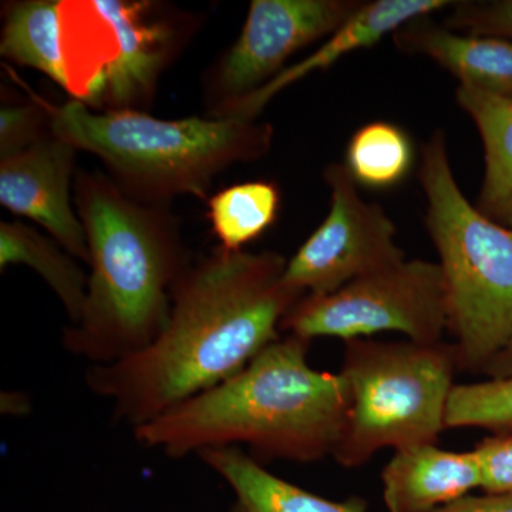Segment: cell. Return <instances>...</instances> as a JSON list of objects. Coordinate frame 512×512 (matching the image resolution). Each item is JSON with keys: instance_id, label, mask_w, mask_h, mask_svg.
I'll return each instance as SVG.
<instances>
[{"instance_id": "obj_1", "label": "cell", "mask_w": 512, "mask_h": 512, "mask_svg": "<svg viewBox=\"0 0 512 512\" xmlns=\"http://www.w3.org/2000/svg\"><path fill=\"white\" fill-rule=\"evenodd\" d=\"M285 256L217 248L175 285L170 318L141 352L86 372L114 419L137 429L245 369L276 342L303 298L284 281Z\"/></svg>"}, {"instance_id": "obj_2", "label": "cell", "mask_w": 512, "mask_h": 512, "mask_svg": "<svg viewBox=\"0 0 512 512\" xmlns=\"http://www.w3.org/2000/svg\"><path fill=\"white\" fill-rule=\"evenodd\" d=\"M309 345L295 335L279 338L237 375L137 427L134 436L173 458L241 444L255 460L333 457L348 423V383L342 373L313 369Z\"/></svg>"}, {"instance_id": "obj_3", "label": "cell", "mask_w": 512, "mask_h": 512, "mask_svg": "<svg viewBox=\"0 0 512 512\" xmlns=\"http://www.w3.org/2000/svg\"><path fill=\"white\" fill-rule=\"evenodd\" d=\"M73 184L92 271L82 316L64 328L63 346L109 365L157 339L192 259L170 208L131 200L101 173L80 170Z\"/></svg>"}, {"instance_id": "obj_4", "label": "cell", "mask_w": 512, "mask_h": 512, "mask_svg": "<svg viewBox=\"0 0 512 512\" xmlns=\"http://www.w3.org/2000/svg\"><path fill=\"white\" fill-rule=\"evenodd\" d=\"M53 136L99 158L131 200L168 207L178 195L205 197L212 180L271 150L274 128L256 119L164 120L146 111H94L70 100L50 109Z\"/></svg>"}, {"instance_id": "obj_5", "label": "cell", "mask_w": 512, "mask_h": 512, "mask_svg": "<svg viewBox=\"0 0 512 512\" xmlns=\"http://www.w3.org/2000/svg\"><path fill=\"white\" fill-rule=\"evenodd\" d=\"M420 183L427 229L440 256L458 370L481 373L512 345V228L467 200L451 170L443 131L421 148Z\"/></svg>"}, {"instance_id": "obj_6", "label": "cell", "mask_w": 512, "mask_h": 512, "mask_svg": "<svg viewBox=\"0 0 512 512\" xmlns=\"http://www.w3.org/2000/svg\"><path fill=\"white\" fill-rule=\"evenodd\" d=\"M456 370L453 343L345 342L340 373L348 383L350 407L333 458L340 466L359 467L382 448L436 443L447 429Z\"/></svg>"}, {"instance_id": "obj_7", "label": "cell", "mask_w": 512, "mask_h": 512, "mask_svg": "<svg viewBox=\"0 0 512 512\" xmlns=\"http://www.w3.org/2000/svg\"><path fill=\"white\" fill-rule=\"evenodd\" d=\"M281 330L306 340L348 342L399 332L416 343L443 342L447 330L443 271L436 262L404 259L328 295H305L282 320Z\"/></svg>"}, {"instance_id": "obj_8", "label": "cell", "mask_w": 512, "mask_h": 512, "mask_svg": "<svg viewBox=\"0 0 512 512\" xmlns=\"http://www.w3.org/2000/svg\"><path fill=\"white\" fill-rule=\"evenodd\" d=\"M323 177L330 188L328 217L284 272L285 284L303 295H328L406 259L394 241L396 225L380 205L360 197L345 164H329Z\"/></svg>"}, {"instance_id": "obj_9", "label": "cell", "mask_w": 512, "mask_h": 512, "mask_svg": "<svg viewBox=\"0 0 512 512\" xmlns=\"http://www.w3.org/2000/svg\"><path fill=\"white\" fill-rule=\"evenodd\" d=\"M359 0H254L234 43L205 74L210 116L286 69L298 50L330 36L362 8Z\"/></svg>"}, {"instance_id": "obj_10", "label": "cell", "mask_w": 512, "mask_h": 512, "mask_svg": "<svg viewBox=\"0 0 512 512\" xmlns=\"http://www.w3.org/2000/svg\"><path fill=\"white\" fill-rule=\"evenodd\" d=\"M76 148L49 134L13 156L0 158V204L45 228L74 258L89 264V245L72 205Z\"/></svg>"}, {"instance_id": "obj_11", "label": "cell", "mask_w": 512, "mask_h": 512, "mask_svg": "<svg viewBox=\"0 0 512 512\" xmlns=\"http://www.w3.org/2000/svg\"><path fill=\"white\" fill-rule=\"evenodd\" d=\"M456 2L448 0H376L365 2L352 18L346 20L325 43L298 64L286 67L284 72L271 82L259 87L254 93L242 97L218 111L211 117H238V119H256L276 94L298 82L303 77L318 70H326L336 60L356 50L375 46L384 36L396 33L412 20L421 16L454 6Z\"/></svg>"}, {"instance_id": "obj_12", "label": "cell", "mask_w": 512, "mask_h": 512, "mask_svg": "<svg viewBox=\"0 0 512 512\" xmlns=\"http://www.w3.org/2000/svg\"><path fill=\"white\" fill-rule=\"evenodd\" d=\"M389 512H433L481 488L474 450L448 451L436 443L402 448L382 474Z\"/></svg>"}, {"instance_id": "obj_13", "label": "cell", "mask_w": 512, "mask_h": 512, "mask_svg": "<svg viewBox=\"0 0 512 512\" xmlns=\"http://www.w3.org/2000/svg\"><path fill=\"white\" fill-rule=\"evenodd\" d=\"M404 53H417L460 79L464 86L512 100V42L493 36L460 35L421 16L393 33Z\"/></svg>"}, {"instance_id": "obj_14", "label": "cell", "mask_w": 512, "mask_h": 512, "mask_svg": "<svg viewBox=\"0 0 512 512\" xmlns=\"http://www.w3.org/2000/svg\"><path fill=\"white\" fill-rule=\"evenodd\" d=\"M197 456L231 488L232 512H365L359 503H336L274 476L239 447L210 448Z\"/></svg>"}, {"instance_id": "obj_15", "label": "cell", "mask_w": 512, "mask_h": 512, "mask_svg": "<svg viewBox=\"0 0 512 512\" xmlns=\"http://www.w3.org/2000/svg\"><path fill=\"white\" fill-rule=\"evenodd\" d=\"M456 99L478 128L484 146V183L477 208L512 228V100L460 84Z\"/></svg>"}, {"instance_id": "obj_16", "label": "cell", "mask_w": 512, "mask_h": 512, "mask_svg": "<svg viewBox=\"0 0 512 512\" xmlns=\"http://www.w3.org/2000/svg\"><path fill=\"white\" fill-rule=\"evenodd\" d=\"M13 264L28 265L45 279L66 309L70 325L80 319L89 276L84 274L76 258L60 247L55 239L40 234L23 222H2L0 268Z\"/></svg>"}, {"instance_id": "obj_17", "label": "cell", "mask_w": 512, "mask_h": 512, "mask_svg": "<svg viewBox=\"0 0 512 512\" xmlns=\"http://www.w3.org/2000/svg\"><path fill=\"white\" fill-rule=\"evenodd\" d=\"M62 0H25L6 9L0 55L32 67L66 90L62 50Z\"/></svg>"}, {"instance_id": "obj_18", "label": "cell", "mask_w": 512, "mask_h": 512, "mask_svg": "<svg viewBox=\"0 0 512 512\" xmlns=\"http://www.w3.org/2000/svg\"><path fill=\"white\" fill-rule=\"evenodd\" d=\"M281 210V191L271 181L231 185L212 195L208 218L212 232L225 251H244L274 225Z\"/></svg>"}, {"instance_id": "obj_19", "label": "cell", "mask_w": 512, "mask_h": 512, "mask_svg": "<svg viewBox=\"0 0 512 512\" xmlns=\"http://www.w3.org/2000/svg\"><path fill=\"white\" fill-rule=\"evenodd\" d=\"M414 165L409 134L389 121H372L353 134L346 150V164L356 184L389 190L406 180Z\"/></svg>"}, {"instance_id": "obj_20", "label": "cell", "mask_w": 512, "mask_h": 512, "mask_svg": "<svg viewBox=\"0 0 512 512\" xmlns=\"http://www.w3.org/2000/svg\"><path fill=\"white\" fill-rule=\"evenodd\" d=\"M447 429H512V376L456 384L448 402Z\"/></svg>"}, {"instance_id": "obj_21", "label": "cell", "mask_w": 512, "mask_h": 512, "mask_svg": "<svg viewBox=\"0 0 512 512\" xmlns=\"http://www.w3.org/2000/svg\"><path fill=\"white\" fill-rule=\"evenodd\" d=\"M52 134L50 109L40 104H6L0 110V158L26 150Z\"/></svg>"}, {"instance_id": "obj_22", "label": "cell", "mask_w": 512, "mask_h": 512, "mask_svg": "<svg viewBox=\"0 0 512 512\" xmlns=\"http://www.w3.org/2000/svg\"><path fill=\"white\" fill-rule=\"evenodd\" d=\"M446 20L448 29L466 35L493 36L512 42V0L457 2Z\"/></svg>"}, {"instance_id": "obj_23", "label": "cell", "mask_w": 512, "mask_h": 512, "mask_svg": "<svg viewBox=\"0 0 512 512\" xmlns=\"http://www.w3.org/2000/svg\"><path fill=\"white\" fill-rule=\"evenodd\" d=\"M485 493H512V429L495 431L474 448Z\"/></svg>"}, {"instance_id": "obj_24", "label": "cell", "mask_w": 512, "mask_h": 512, "mask_svg": "<svg viewBox=\"0 0 512 512\" xmlns=\"http://www.w3.org/2000/svg\"><path fill=\"white\" fill-rule=\"evenodd\" d=\"M433 512H512V493L466 495Z\"/></svg>"}, {"instance_id": "obj_25", "label": "cell", "mask_w": 512, "mask_h": 512, "mask_svg": "<svg viewBox=\"0 0 512 512\" xmlns=\"http://www.w3.org/2000/svg\"><path fill=\"white\" fill-rule=\"evenodd\" d=\"M488 379H503L512 376V345L503 350L500 355L494 357L483 372Z\"/></svg>"}]
</instances>
